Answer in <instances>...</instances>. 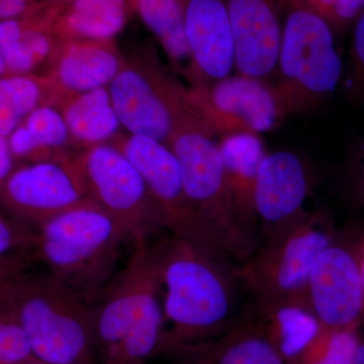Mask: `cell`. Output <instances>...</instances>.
I'll return each instance as SVG.
<instances>
[{
	"label": "cell",
	"mask_w": 364,
	"mask_h": 364,
	"mask_svg": "<svg viewBox=\"0 0 364 364\" xmlns=\"http://www.w3.org/2000/svg\"><path fill=\"white\" fill-rule=\"evenodd\" d=\"M35 237L48 272L90 306L116 277L122 248L130 241L119 223L95 203L47 220Z\"/></svg>",
	"instance_id": "cell-4"
},
{
	"label": "cell",
	"mask_w": 364,
	"mask_h": 364,
	"mask_svg": "<svg viewBox=\"0 0 364 364\" xmlns=\"http://www.w3.org/2000/svg\"><path fill=\"white\" fill-rule=\"evenodd\" d=\"M250 306L263 331L289 364H294L320 331V323L308 298L267 305H255L250 301Z\"/></svg>",
	"instance_id": "cell-21"
},
{
	"label": "cell",
	"mask_w": 364,
	"mask_h": 364,
	"mask_svg": "<svg viewBox=\"0 0 364 364\" xmlns=\"http://www.w3.org/2000/svg\"><path fill=\"white\" fill-rule=\"evenodd\" d=\"M337 233L330 210L317 208L287 233L258 246L250 259L236 268L251 303L267 305L308 298L314 264Z\"/></svg>",
	"instance_id": "cell-7"
},
{
	"label": "cell",
	"mask_w": 364,
	"mask_h": 364,
	"mask_svg": "<svg viewBox=\"0 0 364 364\" xmlns=\"http://www.w3.org/2000/svg\"><path fill=\"white\" fill-rule=\"evenodd\" d=\"M107 90L119 123L130 135L166 144L195 107L191 91L154 62L147 68L124 65Z\"/></svg>",
	"instance_id": "cell-9"
},
{
	"label": "cell",
	"mask_w": 364,
	"mask_h": 364,
	"mask_svg": "<svg viewBox=\"0 0 364 364\" xmlns=\"http://www.w3.org/2000/svg\"><path fill=\"white\" fill-rule=\"evenodd\" d=\"M287 2L316 14L338 36L351 30L364 9V0H287Z\"/></svg>",
	"instance_id": "cell-30"
},
{
	"label": "cell",
	"mask_w": 364,
	"mask_h": 364,
	"mask_svg": "<svg viewBox=\"0 0 364 364\" xmlns=\"http://www.w3.org/2000/svg\"><path fill=\"white\" fill-rule=\"evenodd\" d=\"M7 75V68L6 65V62H4V58H2L1 54H0V78L4 77V76Z\"/></svg>",
	"instance_id": "cell-37"
},
{
	"label": "cell",
	"mask_w": 364,
	"mask_h": 364,
	"mask_svg": "<svg viewBox=\"0 0 364 364\" xmlns=\"http://www.w3.org/2000/svg\"><path fill=\"white\" fill-rule=\"evenodd\" d=\"M358 256H359V265H360L361 279H363V284L364 287V232L359 231L358 233Z\"/></svg>",
	"instance_id": "cell-35"
},
{
	"label": "cell",
	"mask_w": 364,
	"mask_h": 364,
	"mask_svg": "<svg viewBox=\"0 0 364 364\" xmlns=\"http://www.w3.org/2000/svg\"><path fill=\"white\" fill-rule=\"evenodd\" d=\"M36 4V0H0V21L26 16Z\"/></svg>",
	"instance_id": "cell-33"
},
{
	"label": "cell",
	"mask_w": 364,
	"mask_h": 364,
	"mask_svg": "<svg viewBox=\"0 0 364 364\" xmlns=\"http://www.w3.org/2000/svg\"><path fill=\"white\" fill-rule=\"evenodd\" d=\"M25 364H46V363H43V361L39 360V359L33 358L32 360L28 361V363H26Z\"/></svg>",
	"instance_id": "cell-38"
},
{
	"label": "cell",
	"mask_w": 364,
	"mask_h": 364,
	"mask_svg": "<svg viewBox=\"0 0 364 364\" xmlns=\"http://www.w3.org/2000/svg\"><path fill=\"white\" fill-rule=\"evenodd\" d=\"M132 2V6H133V0H131Z\"/></svg>",
	"instance_id": "cell-40"
},
{
	"label": "cell",
	"mask_w": 364,
	"mask_h": 364,
	"mask_svg": "<svg viewBox=\"0 0 364 364\" xmlns=\"http://www.w3.org/2000/svg\"><path fill=\"white\" fill-rule=\"evenodd\" d=\"M191 97L221 136H259L274 130L289 117L274 83L236 72L207 87L193 88Z\"/></svg>",
	"instance_id": "cell-11"
},
{
	"label": "cell",
	"mask_w": 364,
	"mask_h": 364,
	"mask_svg": "<svg viewBox=\"0 0 364 364\" xmlns=\"http://www.w3.org/2000/svg\"><path fill=\"white\" fill-rule=\"evenodd\" d=\"M54 14L36 4L21 18L0 21V54L7 74H31L53 56L61 39L54 32Z\"/></svg>",
	"instance_id": "cell-18"
},
{
	"label": "cell",
	"mask_w": 364,
	"mask_h": 364,
	"mask_svg": "<svg viewBox=\"0 0 364 364\" xmlns=\"http://www.w3.org/2000/svg\"><path fill=\"white\" fill-rule=\"evenodd\" d=\"M14 155L9 138L0 135V188L14 171Z\"/></svg>",
	"instance_id": "cell-34"
},
{
	"label": "cell",
	"mask_w": 364,
	"mask_h": 364,
	"mask_svg": "<svg viewBox=\"0 0 364 364\" xmlns=\"http://www.w3.org/2000/svg\"><path fill=\"white\" fill-rule=\"evenodd\" d=\"M236 73L272 81L277 71L287 0H226Z\"/></svg>",
	"instance_id": "cell-15"
},
{
	"label": "cell",
	"mask_w": 364,
	"mask_h": 364,
	"mask_svg": "<svg viewBox=\"0 0 364 364\" xmlns=\"http://www.w3.org/2000/svg\"><path fill=\"white\" fill-rule=\"evenodd\" d=\"M47 79L31 74L0 78V135L7 136L43 104Z\"/></svg>",
	"instance_id": "cell-26"
},
{
	"label": "cell",
	"mask_w": 364,
	"mask_h": 364,
	"mask_svg": "<svg viewBox=\"0 0 364 364\" xmlns=\"http://www.w3.org/2000/svg\"><path fill=\"white\" fill-rule=\"evenodd\" d=\"M133 247L93 305L97 364H145L160 353L164 318L156 243Z\"/></svg>",
	"instance_id": "cell-2"
},
{
	"label": "cell",
	"mask_w": 364,
	"mask_h": 364,
	"mask_svg": "<svg viewBox=\"0 0 364 364\" xmlns=\"http://www.w3.org/2000/svg\"><path fill=\"white\" fill-rule=\"evenodd\" d=\"M337 33L318 16L287 2L274 85L287 116L316 112L343 78V56Z\"/></svg>",
	"instance_id": "cell-6"
},
{
	"label": "cell",
	"mask_w": 364,
	"mask_h": 364,
	"mask_svg": "<svg viewBox=\"0 0 364 364\" xmlns=\"http://www.w3.org/2000/svg\"><path fill=\"white\" fill-rule=\"evenodd\" d=\"M189 0H133V9L152 32L171 63L193 80V67L184 33Z\"/></svg>",
	"instance_id": "cell-23"
},
{
	"label": "cell",
	"mask_w": 364,
	"mask_h": 364,
	"mask_svg": "<svg viewBox=\"0 0 364 364\" xmlns=\"http://www.w3.org/2000/svg\"><path fill=\"white\" fill-rule=\"evenodd\" d=\"M35 234L16 229L0 217V269H16V267L7 262L4 257L21 246H35Z\"/></svg>",
	"instance_id": "cell-32"
},
{
	"label": "cell",
	"mask_w": 364,
	"mask_h": 364,
	"mask_svg": "<svg viewBox=\"0 0 364 364\" xmlns=\"http://www.w3.org/2000/svg\"><path fill=\"white\" fill-rule=\"evenodd\" d=\"M360 344L358 326L341 330L321 327L294 364H358Z\"/></svg>",
	"instance_id": "cell-27"
},
{
	"label": "cell",
	"mask_w": 364,
	"mask_h": 364,
	"mask_svg": "<svg viewBox=\"0 0 364 364\" xmlns=\"http://www.w3.org/2000/svg\"><path fill=\"white\" fill-rule=\"evenodd\" d=\"M79 163L90 200L119 223L133 246L166 231L143 177L117 146L92 145Z\"/></svg>",
	"instance_id": "cell-8"
},
{
	"label": "cell",
	"mask_w": 364,
	"mask_h": 364,
	"mask_svg": "<svg viewBox=\"0 0 364 364\" xmlns=\"http://www.w3.org/2000/svg\"><path fill=\"white\" fill-rule=\"evenodd\" d=\"M6 274V270L0 269V279H1V277Z\"/></svg>",
	"instance_id": "cell-39"
},
{
	"label": "cell",
	"mask_w": 364,
	"mask_h": 364,
	"mask_svg": "<svg viewBox=\"0 0 364 364\" xmlns=\"http://www.w3.org/2000/svg\"><path fill=\"white\" fill-rule=\"evenodd\" d=\"M35 358L23 328L0 306V364H25Z\"/></svg>",
	"instance_id": "cell-31"
},
{
	"label": "cell",
	"mask_w": 364,
	"mask_h": 364,
	"mask_svg": "<svg viewBox=\"0 0 364 364\" xmlns=\"http://www.w3.org/2000/svg\"><path fill=\"white\" fill-rule=\"evenodd\" d=\"M184 33L195 88L207 87L236 72L233 30L226 0H189Z\"/></svg>",
	"instance_id": "cell-16"
},
{
	"label": "cell",
	"mask_w": 364,
	"mask_h": 364,
	"mask_svg": "<svg viewBox=\"0 0 364 364\" xmlns=\"http://www.w3.org/2000/svg\"><path fill=\"white\" fill-rule=\"evenodd\" d=\"M57 54L51 80L73 95L107 87L124 67L112 41L61 39Z\"/></svg>",
	"instance_id": "cell-17"
},
{
	"label": "cell",
	"mask_w": 364,
	"mask_h": 364,
	"mask_svg": "<svg viewBox=\"0 0 364 364\" xmlns=\"http://www.w3.org/2000/svg\"><path fill=\"white\" fill-rule=\"evenodd\" d=\"M228 184L242 220L257 231L254 193L258 172L267 152L259 136L238 133L218 141Z\"/></svg>",
	"instance_id": "cell-20"
},
{
	"label": "cell",
	"mask_w": 364,
	"mask_h": 364,
	"mask_svg": "<svg viewBox=\"0 0 364 364\" xmlns=\"http://www.w3.org/2000/svg\"><path fill=\"white\" fill-rule=\"evenodd\" d=\"M156 243L164 334L160 353L178 356L226 331L239 313L237 265L168 234Z\"/></svg>",
	"instance_id": "cell-1"
},
{
	"label": "cell",
	"mask_w": 364,
	"mask_h": 364,
	"mask_svg": "<svg viewBox=\"0 0 364 364\" xmlns=\"http://www.w3.org/2000/svg\"><path fill=\"white\" fill-rule=\"evenodd\" d=\"M69 136L62 112L44 104L26 117L9 135V142L14 158H26L62 147Z\"/></svg>",
	"instance_id": "cell-25"
},
{
	"label": "cell",
	"mask_w": 364,
	"mask_h": 364,
	"mask_svg": "<svg viewBox=\"0 0 364 364\" xmlns=\"http://www.w3.org/2000/svg\"><path fill=\"white\" fill-rule=\"evenodd\" d=\"M62 114L70 136L90 145L105 142L122 127L107 87L74 95Z\"/></svg>",
	"instance_id": "cell-24"
},
{
	"label": "cell",
	"mask_w": 364,
	"mask_h": 364,
	"mask_svg": "<svg viewBox=\"0 0 364 364\" xmlns=\"http://www.w3.org/2000/svg\"><path fill=\"white\" fill-rule=\"evenodd\" d=\"M191 364H289L254 317L249 305L219 336L184 351Z\"/></svg>",
	"instance_id": "cell-19"
},
{
	"label": "cell",
	"mask_w": 364,
	"mask_h": 364,
	"mask_svg": "<svg viewBox=\"0 0 364 364\" xmlns=\"http://www.w3.org/2000/svg\"><path fill=\"white\" fill-rule=\"evenodd\" d=\"M350 32L348 59L340 87L352 105L361 107L364 105V9Z\"/></svg>",
	"instance_id": "cell-29"
},
{
	"label": "cell",
	"mask_w": 364,
	"mask_h": 364,
	"mask_svg": "<svg viewBox=\"0 0 364 364\" xmlns=\"http://www.w3.org/2000/svg\"><path fill=\"white\" fill-rule=\"evenodd\" d=\"M74 0H47L46 4L56 9V11H61L64 6H68L69 4L73 2Z\"/></svg>",
	"instance_id": "cell-36"
},
{
	"label": "cell",
	"mask_w": 364,
	"mask_h": 364,
	"mask_svg": "<svg viewBox=\"0 0 364 364\" xmlns=\"http://www.w3.org/2000/svg\"><path fill=\"white\" fill-rule=\"evenodd\" d=\"M0 306L23 328L35 358L46 364H97L93 306L49 272L4 275Z\"/></svg>",
	"instance_id": "cell-3"
},
{
	"label": "cell",
	"mask_w": 364,
	"mask_h": 364,
	"mask_svg": "<svg viewBox=\"0 0 364 364\" xmlns=\"http://www.w3.org/2000/svg\"><path fill=\"white\" fill-rule=\"evenodd\" d=\"M131 0H74L57 14L53 28L60 39L112 41L128 21Z\"/></svg>",
	"instance_id": "cell-22"
},
{
	"label": "cell",
	"mask_w": 364,
	"mask_h": 364,
	"mask_svg": "<svg viewBox=\"0 0 364 364\" xmlns=\"http://www.w3.org/2000/svg\"><path fill=\"white\" fill-rule=\"evenodd\" d=\"M4 202L39 226L55 215L93 203L79 161H38L14 170L1 186Z\"/></svg>",
	"instance_id": "cell-14"
},
{
	"label": "cell",
	"mask_w": 364,
	"mask_h": 364,
	"mask_svg": "<svg viewBox=\"0 0 364 364\" xmlns=\"http://www.w3.org/2000/svg\"><path fill=\"white\" fill-rule=\"evenodd\" d=\"M114 146L143 177L168 234L229 259L191 207L184 191L181 165L168 144L150 136L129 135Z\"/></svg>",
	"instance_id": "cell-10"
},
{
	"label": "cell",
	"mask_w": 364,
	"mask_h": 364,
	"mask_svg": "<svg viewBox=\"0 0 364 364\" xmlns=\"http://www.w3.org/2000/svg\"><path fill=\"white\" fill-rule=\"evenodd\" d=\"M316 178L312 164L299 153H267L254 193L259 245L279 238L311 214L306 202L314 193Z\"/></svg>",
	"instance_id": "cell-13"
},
{
	"label": "cell",
	"mask_w": 364,
	"mask_h": 364,
	"mask_svg": "<svg viewBox=\"0 0 364 364\" xmlns=\"http://www.w3.org/2000/svg\"><path fill=\"white\" fill-rule=\"evenodd\" d=\"M217 135L195 105L181 119L168 145L181 165L191 207L223 252L239 267L257 250L259 237L239 214L215 140Z\"/></svg>",
	"instance_id": "cell-5"
},
{
	"label": "cell",
	"mask_w": 364,
	"mask_h": 364,
	"mask_svg": "<svg viewBox=\"0 0 364 364\" xmlns=\"http://www.w3.org/2000/svg\"><path fill=\"white\" fill-rule=\"evenodd\" d=\"M337 183L344 203L356 212H364V136L349 144L339 166Z\"/></svg>",
	"instance_id": "cell-28"
},
{
	"label": "cell",
	"mask_w": 364,
	"mask_h": 364,
	"mask_svg": "<svg viewBox=\"0 0 364 364\" xmlns=\"http://www.w3.org/2000/svg\"><path fill=\"white\" fill-rule=\"evenodd\" d=\"M359 231L337 233L318 255L309 279V301L320 326L341 330L364 318V287L358 256Z\"/></svg>",
	"instance_id": "cell-12"
}]
</instances>
